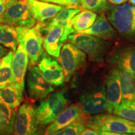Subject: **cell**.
<instances>
[{"label":"cell","instance_id":"cell-1","mask_svg":"<svg viewBox=\"0 0 135 135\" xmlns=\"http://www.w3.org/2000/svg\"><path fill=\"white\" fill-rule=\"evenodd\" d=\"M108 19L116 31L128 41L135 42V6L123 3L109 7Z\"/></svg>","mask_w":135,"mask_h":135},{"label":"cell","instance_id":"cell-2","mask_svg":"<svg viewBox=\"0 0 135 135\" xmlns=\"http://www.w3.org/2000/svg\"><path fill=\"white\" fill-rule=\"evenodd\" d=\"M68 39L71 43L86 53L89 60L100 64L104 62V56L111 46L109 41L88 34H71Z\"/></svg>","mask_w":135,"mask_h":135},{"label":"cell","instance_id":"cell-3","mask_svg":"<svg viewBox=\"0 0 135 135\" xmlns=\"http://www.w3.org/2000/svg\"><path fill=\"white\" fill-rule=\"evenodd\" d=\"M86 126L98 131L121 134H135V121L110 114H98L89 117Z\"/></svg>","mask_w":135,"mask_h":135},{"label":"cell","instance_id":"cell-4","mask_svg":"<svg viewBox=\"0 0 135 135\" xmlns=\"http://www.w3.org/2000/svg\"><path fill=\"white\" fill-rule=\"evenodd\" d=\"M17 34L18 43H21L24 46L31 66L38 63L43 55V36L40 26L37 24L32 28L15 27Z\"/></svg>","mask_w":135,"mask_h":135},{"label":"cell","instance_id":"cell-5","mask_svg":"<svg viewBox=\"0 0 135 135\" xmlns=\"http://www.w3.org/2000/svg\"><path fill=\"white\" fill-rule=\"evenodd\" d=\"M6 11L3 15V23L13 27L32 28L36 20L32 16L26 0H5Z\"/></svg>","mask_w":135,"mask_h":135},{"label":"cell","instance_id":"cell-6","mask_svg":"<svg viewBox=\"0 0 135 135\" xmlns=\"http://www.w3.org/2000/svg\"><path fill=\"white\" fill-rule=\"evenodd\" d=\"M39 125L36 108L29 103L22 104L16 113L14 135H40Z\"/></svg>","mask_w":135,"mask_h":135},{"label":"cell","instance_id":"cell-7","mask_svg":"<svg viewBox=\"0 0 135 135\" xmlns=\"http://www.w3.org/2000/svg\"><path fill=\"white\" fill-rule=\"evenodd\" d=\"M66 99L63 92H56L42 101L36 108V116L39 124L46 125L52 123L65 109Z\"/></svg>","mask_w":135,"mask_h":135},{"label":"cell","instance_id":"cell-8","mask_svg":"<svg viewBox=\"0 0 135 135\" xmlns=\"http://www.w3.org/2000/svg\"><path fill=\"white\" fill-rule=\"evenodd\" d=\"M84 52L72 43L63 45L60 52V60L65 73V81L68 82L72 75L86 63Z\"/></svg>","mask_w":135,"mask_h":135},{"label":"cell","instance_id":"cell-9","mask_svg":"<svg viewBox=\"0 0 135 135\" xmlns=\"http://www.w3.org/2000/svg\"><path fill=\"white\" fill-rule=\"evenodd\" d=\"M27 86L31 98L41 100L48 97L54 91V88L45 78L38 67L33 66L27 76Z\"/></svg>","mask_w":135,"mask_h":135},{"label":"cell","instance_id":"cell-10","mask_svg":"<svg viewBox=\"0 0 135 135\" xmlns=\"http://www.w3.org/2000/svg\"><path fill=\"white\" fill-rule=\"evenodd\" d=\"M80 106L85 114H100L108 111V104L104 87L96 88L90 92L86 93L80 98Z\"/></svg>","mask_w":135,"mask_h":135},{"label":"cell","instance_id":"cell-11","mask_svg":"<svg viewBox=\"0 0 135 135\" xmlns=\"http://www.w3.org/2000/svg\"><path fill=\"white\" fill-rule=\"evenodd\" d=\"M105 93L108 104L107 111L109 113H113L122 100L120 78L117 68H113L106 76Z\"/></svg>","mask_w":135,"mask_h":135},{"label":"cell","instance_id":"cell-12","mask_svg":"<svg viewBox=\"0 0 135 135\" xmlns=\"http://www.w3.org/2000/svg\"><path fill=\"white\" fill-rule=\"evenodd\" d=\"M108 61L116 68H122L135 75V46L119 45L109 52Z\"/></svg>","mask_w":135,"mask_h":135},{"label":"cell","instance_id":"cell-13","mask_svg":"<svg viewBox=\"0 0 135 135\" xmlns=\"http://www.w3.org/2000/svg\"><path fill=\"white\" fill-rule=\"evenodd\" d=\"M38 66L45 78L51 85L59 86L63 84L65 79L63 69L55 59L43 55Z\"/></svg>","mask_w":135,"mask_h":135},{"label":"cell","instance_id":"cell-14","mask_svg":"<svg viewBox=\"0 0 135 135\" xmlns=\"http://www.w3.org/2000/svg\"><path fill=\"white\" fill-rule=\"evenodd\" d=\"M29 63L28 53L23 44L18 43L12 60L13 83L21 89H25V76Z\"/></svg>","mask_w":135,"mask_h":135},{"label":"cell","instance_id":"cell-15","mask_svg":"<svg viewBox=\"0 0 135 135\" xmlns=\"http://www.w3.org/2000/svg\"><path fill=\"white\" fill-rule=\"evenodd\" d=\"M81 108L78 104H73L64 109L48 126L44 135H50L70 125L83 116Z\"/></svg>","mask_w":135,"mask_h":135},{"label":"cell","instance_id":"cell-16","mask_svg":"<svg viewBox=\"0 0 135 135\" xmlns=\"http://www.w3.org/2000/svg\"><path fill=\"white\" fill-rule=\"evenodd\" d=\"M77 33L93 35L104 40H114L118 38V33L104 13L97 16V19L90 28Z\"/></svg>","mask_w":135,"mask_h":135},{"label":"cell","instance_id":"cell-17","mask_svg":"<svg viewBox=\"0 0 135 135\" xmlns=\"http://www.w3.org/2000/svg\"><path fill=\"white\" fill-rule=\"evenodd\" d=\"M32 16L39 23H43L53 18L63 7L39 0H26Z\"/></svg>","mask_w":135,"mask_h":135},{"label":"cell","instance_id":"cell-18","mask_svg":"<svg viewBox=\"0 0 135 135\" xmlns=\"http://www.w3.org/2000/svg\"><path fill=\"white\" fill-rule=\"evenodd\" d=\"M63 28L54 26L46 30V36L43 38V48L50 55L59 58L63 46Z\"/></svg>","mask_w":135,"mask_h":135},{"label":"cell","instance_id":"cell-19","mask_svg":"<svg viewBox=\"0 0 135 135\" xmlns=\"http://www.w3.org/2000/svg\"><path fill=\"white\" fill-rule=\"evenodd\" d=\"M120 78L122 100L121 103L135 100V75L130 71L117 68Z\"/></svg>","mask_w":135,"mask_h":135},{"label":"cell","instance_id":"cell-20","mask_svg":"<svg viewBox=\"0 0 135 135\" xmlns=\"http://www.w3.org/2000/svg\"><path fill=\"white\" fill-rule=\"evenodd\" d=\"M23 91L14 83L8 84L0 90V103L16 108L23 101Z\"/></svg>","mask_w":135,"mask_h":135},{"label":"cell","instance_id":"cell-21","mask_svg":"<svg viewBox=\"0 0 135 135\" xmlns=\"http://www.w3.org/2000/svg\"><path fill=\"white\" fill-rule=\"evenodd\" d=\"M16 108L0 103V135H12L16 116Z\"/></svg>","mask_w":135,"mask_h":135},{"label":"cell","instance_id":"cell-22","mask_svg":"<svg viewBox=\"0 0 135 135\" xmlns=\"http://www.w3.org/2000/svg\"><path fill=\"white\" fill-rule=\"evenodd\" d=\"M97 18V14L93 11L83 9L76 15L71 21V24L75 33H79L90 28Z\"/></svg>","mask_w":135,"mask_h":135},{"label":"cell","instance_id":"cell-23","mask_svg":"<svg viewBox=\"0 0 135 135\" xmlns=\"http://www.w3.org/2000/svg\"><path fill=\"white\" fill-rule=\"evenodd\" d=\"M13 52L9 51L0 62V90L13 83L12 60Z\"/></svg>","mask_w":135,"mask_h":135},{"label":"cell","instance_id":"cell-24","mask_svg":"<svg viewBox=\"0 0 135 135\" xmlns=\"http://www.w3.org/2000/svg\"><path fill=\"white\" fill-rule=\"evenodd\" d=\"M16 36L15 27L0 23V45L15 51L18 45Z\"/></svg>","mask_w":135,"mask_h":135},{"label":"cell","instance_id":"cell-25","mask_svg":"<svg viewBox=\"0 0 135 135\" xmlns=\"http://www.w3.org/2000/svg\"><path fill=\"white\" fill-rule=\"evenodd\" d=\"M86 124V120L82 116L70 125L50 135H80L81 133L85 128Z\"/></svg>","mask_w":135,"mask_h":135},{"label":"cell","instance_id":"cell-26","mask_svg":"<svg viewBox=\"0 0 135 135\" xmlns=\"http://www.w3.org/2000/svg\"><path fill=\"white\" fill-rule=\"evenodd\" d=\"M113 114L128 120L135 121V101L121 103Z\"/></svg>","mask_w":135,"mask_h":135},{"label":"cell","instance_id":"cell-27","mask_svg":"<svg viewBox=\"0 0 135 135\" xmlns=\"http://www.w3.org/2000/svg\"><path fill=\"white\" fill-rule=\"evenodd\" d=\"M82 10L88 9L98 13H104L110 7L107 0H81Z\"/></svg>","mask_w":135,"mask_h":135},{"label":"cell","instance_id":"cell-28","mask_svg":"<svg viewBox=\"0 0 135 135\" xmlns=\"http://www.w3.org/2000/svg\"><path fill=\"white\" fill-rule=\"evenodd\" d=\"M68 8H78L82 10L81 0H66V5Z\"/></svg>","mask_w":135,"mask_h":135},{"label":"cell","instance_id":"cell-29","mask_svg":"<svg viewBox=\"0 0 135 135\" xmlns=\"http://www.w3.org/2000/svg\"><path fill=\"white\" fill-rule=\"evenodd\" d=\"M80 135H99V131L92 128H84Z\"/></svg>","mask_w":135,"mask_h":135},{"label":"cell","instance_id":"cell-30","mask_svg":"<svg viewBox=\"0 0 135 135\" xmlns=\"http://www.w3.org/2000/svg\"><path fill=\"white\" fill-rule=\"evenodd\" d=\"M39 1H44V2L56 3V4H58L59 5H63V6H65L66 5V0H39Z\"/></svg>","mask_w":135,"mask_h":135},{"label":"cell","instance_id":"cell-31","mask_svg":"<svg viewBox=\"0 0 135 135\" xmlns=\"http://www.w3.org/2000/svg\"><path fill=\"white\" fill-rule=\"evenodd\" d=\"M5 11H6V1L5 0H0V18H3Z\"/></svg>","mask_w":135,"mask_h":135},{"label":"cell","instance_id":"cell-32","mask_svg":"<svg viewBox=\"0 0 135 135\" xmlns=\"http://www.w3.org/2000/svg\"><path fill=\"white\" fill-rule=\"evenodd\" d=\"M9 51V50H8V48L0 45V58H2L3 57H4Z\"/></svg>","mask_w":135,"mask_h":135},{"label":"cell","instance_id":"cell-33","mask_svg":"<svg viewBox=\"0 0 135 135\" xmlns=\"http://www.w3.org/2000/svg\"><path fill=\"white\" fill-rule=\"evenodd\" d=\"M99 135H130L131 134H121V133H117L113 132H109V131H98Z\"/></svg>","mask_w":135,"mask_h":135},{"label":"cell","instance_id":"cell-34","mask_svg":"<svg viewBox=\"0 0 135 135\" xmlns=\"http://www.w3.org/2000/svg\"><path fill=\"white\" fill-rule=\"evenodd\" d=\"M111 4H114V5H120L121 4H123L128 0H107Z\"/></svg>","mask_w":135,"mask_h":135},{"label":"cell","instance_id":"cell-35","mask_svg":"<svg viewBox=\"0 0 135 135\" xmlns=\"http://www.w3.org/2000/svg\"><path fill=\"white\" fill-rule=\"evenodd\" d=\"M128 1H129V3H130L131 4L134 5L135 6V0H128Z\"/></svg>","mask_w":135,"mask_h":135},{"label":"cell","instance_id":"cell-36","mask_svg":"<svg viewBox=\"0 0 135 135\" xmlns=\"http://www.w3.org/2000/svg\"><path fill=\"white\" fill-rule=\"evenodd\" d=\"M0 23H3V19L1 18H0Z\"/></svg>","mask_w":135,"mask_h":135},{"label":"cell","instance_id":"cell-37","mask_svg":"<svg viewBox=\"0 0 135 135\" xmlns=\"http://www.w3.org/2000/svg\"><path fill=\"white\" fill-rule=\"evenodd\" d=\"M130 135H135V134H130Z\"/></svg>","mask_w":135,"mask_h":135},{"label":"cell","instance_id":"cell-38","mask_svg":"<svg viewBox=\"0 0 135 135\" xmlns=\"http://www.w3.org/2000/svg\"><path fill=\"white\" fill-rule=\"evenodd\" d=\"M0 62H1V60H0Z\"/></svg>","mask_w":135,"mask_h":135},{"label":"cell","instance_id":"cell-39","mask_svg":"<svg viewBox=\"0 0 135 135\" xmlns=\"http://www.w3.org/2000/svg\"><path fill=\"white\" fill-rule=\"evenodd\" d=\"M134 101H135V100H134Z\"/></svg>","mask_w":135,"mask_h":135}]
</instances>
